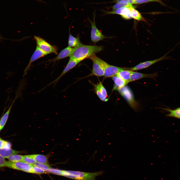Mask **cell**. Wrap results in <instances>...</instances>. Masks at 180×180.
<instances>
[{
  "mask_svg": "<svg viewBox=\"0 0 180 180\" xmlns=\"http://www.w3.org/2000/svg\"><path fill=\"white\" fill-rule=\"evenodd\" d=\"M134 4H140L149 2H153L152 0H133Z\"/></svg>",
  "mask_w": 180,
  "mask_h": 180,
  "instance_id": "cell-33",
  "label": "cell"
},
{
  "mask_svg": "<svg viewBox=\"0 0 180 180\" xmlns=\"http://www.w3.org/2000/svg\"><path fill=\"white\" fill-rule=\"evenodd\" d=\"M94 87L95 92L100 100L104 102L107 101L108 98H107V92L102 83L100 82L94 85Z\"/></svg>",
  "mask_w": 180,
  "mask_h": 180,
  "instance_id": "cell-13",
  "label": "cell"
},
{
  "mask_svg": "<svg viewBox=\"0 0 180 180\" xmlns=\"http://www.w3.org/2000/svg\"><path fill=\"white\" fill-rule=\"evenodd\" d=\"M47 54H47L42 51L36 45L35 51L32 54L28 65L24 70L23 77L27 74L28 71L30 68L31 65L33 62Z\"/></svg>",
  "mask_w": 180,
  "mask_h": 180,
  "instance_id": "cell-12",
  "label": "cell"
},
{
  "mask_svg": "<svg viewBox=\"0 0 180 180\" xmlns=\"http://www.w3.org/2000/svg\"><path fill=\"white\" fill-rule=\"evenodd\" d=\"M102 46L87 45L81 43L74 48L72 54L70 57L80 62L86 58H89L95 54L102 51L103 49Z\"/></svg>",
  "mask_w": 180,
  "mask_h": 180,
  "instance_id": "cell-1",
  "label": "cell"
},
{
  "mask_svg": "<svg viewBox=\"0 0 180 180\" xmlns=\"http://www.w3.org/2000/svg\"><path fill=\"white\" fill-rule=\"evenodd\" d=\"M23 157L24 155L16 154L10 156L6 158L10 161L16 162L22 161Z\"/></svg>",
  "mask_w": 180,
  "mask_h": 180,
  "instance_id": "cell-24",
  "label": "cell"
},
{
  "mask_svg": "<svg viewBox=\"0 0 180 180\" xmlns=\"http://www.w3.org/2000/svg\"><path fill=\"white\" fill-rule=\"evenodd\" d=\"M74 49V48L68 46L62 50L56 57L50 60L49 62L50 63L55 62L68 56L70 57Z\"/></svg>",
  "mask_w": 180,
  "mask_h": 180,
  "instance_id": "cell-14",
  "label": "cell"
},
{
  "mask_svg": "<svg viewBox=\"0 0 180 180\" xmlns=\"http://www.w3.org/2000/svg\"><path fill=\"white\" fill-rule=\"evenodd\" d=\"M126 68L111 65L106 62L104 66L103 76L105 78L112 77L116 76L120 71Z\"/></svg>",
  "mask_w": 180,
  "mask_h": 180,
  "instance_id": "cell-9",
  "label": "cell"
},
{
  "mask_svg": "<svg viewBox=\"0 0 180 180\" xmlns=\"http://www.w3.org/2000/svg\"><path fill=\"white\" fill-rule=\"evenodd\" d=\"M32 166L40 168L45 172L50 168H51L50 165L48 164H42L36 162Z\"/></svg>",
  "mask_w": 180,
  "mask_h": 180,
  "instance_id": "cell-26",
  "label": "cell"
},
{
  "mask_svg": "<svg viewBox=\"0 0 180 180\" xmlns=\"http://www.w3.org/2000/svg\"><path fill=\"white\" fill-rule=\"evenodd\" d=\"M69 35L68 41V46L74 48L77 47L81 43L80 42L78 36L76 38L74 36L72 35L69 30Z\"/></svg>",
  "mask_w": 180,
  "mask_h": 180,
  "instance_id": "cell-21",
  "label": "cell"
},
{
  "mask_svg": "<svg viewBox=\"0 0 180 180\" xmlns=\"http://www.w3.org/2000/svg\"></svg>",
  "mask_w": 180,
  "mask_h": 180,
  "instance_id": "cell-37",
  "label": "cell"
},
{
  "mask_svg": "<svg viewBox=\"0 0 180 180\" xmlns=\"http://www.w3.org/2000/svg\"><path fill=\"white\" fill-rule=\"evenodd\" d=\"M26 152L24 151H18L10 148H0V155L4 158H7L12 155L19 154L24 153Z\"/></svg>",
  "mask_w": 180,
  "mask_h": 180,
  "instance_id": "cell-17",
  "label": "cell"
},
{
  "mask_svg": "<svg viewBox=\"0 0 180 180\" xmlns=\"http://www.w3.org/2000/svg\"><path fill=\"white\" fill-rule=\"evenodd\" d=\"M163 109L169 112L166 116L168 117H173L180 119V108H178L174 110H172L170 108H165Z\"/></svg>",
  "mask_w": 180,
  "mask_h": 180,
  "instance_id": "cell-23",
  "label": "cell"
},
{
  "mask_svg": "<svg viewBox=\"0 0 180 180\" xmlns=\"http://www.w3.org/2000/svg\"><path fill=\"white\" fill-rule=\"evenodd\" d=\"M11 144L9 142L1 139L0 140V148H10Z\"/></svg>",
  "mask_w": 180,
  "mask_h": 180,
  "instance_id": "cell-30",
  "label": "cell"
},
{
  "mask_svg": "<svg viewBox=\"0 0 180 180\" xmlns=\"http://www.w3.org/2000/svg\"><path fill=\"white\" fill-rule=\"evenodd\" d=\"M1 138H0V140H1Z\"/></svg>",
  "mask_w": 180,
  "mask_h": 180,
  "instance_id": "cell-36",
  "label": "cell"
},
{
  "mask_svg": "<svg viewBox=\"0 0 180 180\" xmlns=\"http://www.w3.org/2000/svg\"><path fill=\"white\" fill-rule=\"evenodd\" d=\"M93 62V67L91 72L86 77L94 76H102L104 75V69L106 62L94 55L90 57Z\"/></svg>",
  "mask_w": 180,
  "mask_h": 180,
  "instance_id": "cell-3",
  "label": "cell"
},
{
  "mask_svg": "<svg viewBox=\"0 0 180 180\" xmlns=\"http://www.w3.org/2000/svg\"><path fill=\"white\" fill-rule=\"evenodd\" d=\"M30 173L41 174L46 173V172L44 170L40 168L32 166Z\"/></svg>",
  "mask_w": 180,
  "mask_h": 180,
  "instance_id": "cell-29",
  "label": "cell"
},
{
  "mask_svg": "<svg viewBox=\"0 0 180 180\" xmlns=\"http://www.w3.org/2000/svg\"><path fill=\"white\" fill-rule=\"evenodd\" d=\"M80 62L73 58L70 57V58L67 65L60 74L52 81L40 90L39 91L43 90L52 84L53 85L54 87L55 86L59 80L69 70L75 67Z\"/></svg>",
  "mask_w": 180,
  "mask_h": 180,
  "instance_id": "cell-7",
  "label": "cell"
},
{
  "mask_svg": "<svg viewBox=\"0 0 180 180\" xmlns=\"http://www.w3.org/2000/svg\"><path fill=\"white\" fill-rule=\"evenodd\" d=\"M110 2L122 3L132 4H134L133 0H114Z\"/></svg>",
  "mask_w": 180,
  "mask_h": 180,
  "instance_id": "cell-31",
  "label": "cell"
},
{
  "mask_svg": "<svg viewBox=\"0 0 180 180\" xmlns=\"http://www.w3.org/2000/svg\"><path fill=\"white\" fill-rule=\"evenodd\" d=\"M157 76L156 73L150 74H144L133 72L130 78V82L144 78H154Z\"/></svg>",
  "mask_w": 180,
  "mask_h": 180,
  "instance_id": "cell-15",
  "label": "cell"
},
{
  "mask_svg": "<svg viewBox=\"0 0 180 180\" xmlns=\"http://www.w3.org/2000/svg\"><path fill=\"white\" fill-rule=\"evenodd\" d=\"M46 173H51L58 175L62 176L63 170L50 168L46 171Z\"/></svg>",
  "mask_w": 180,
  "mask_h": 180,
  "instance_id": "cell-28",
  "label": "cell"
},
{
  "mask_svg": "<svg viewBox=\"0 0 180 180\" xmlns=\"http://www.w3.org/2000/svg\"><path fill=\"white\" fill-rule=\"evenodd\" d=\"M152 0L153 2H158L160 3L161 4L163 5H164L166 6V5L165 4H164L162 1V0Z\"/></svg>",
  "mask_w": 180,
  "mask_h": 180,
  "instance_id": "cell-34",
  "label": "cell"
},
{
  "mask_svg": "<svg viewBox=\"0 0 180 180\" xmlns=\"http://www.w3.org/2000/svg\"><path fill=\"white\" fill-rule=\"evenodd\" d=\"M96 10L94 12L93 21L89 20L91 25L90 37L92 41L94 43L102 40L106 38L96 27L95 22Z\"/></svg>",
  "mask_w": 180,
  "mask_h": 180,
  "instance_id": "cell-6",
  "label": "cell"
},
{
  "mask_svg": "<svg viewBox=\"0 0 180 180\" xmlns=\"http://www.w3.org/2000/svg\"><path fill=\"white\" fill-rule=\"evenodd\" d=\"M133 71L128 70V68L119 71L116 75L127 83L130 82L131 75Z\"/></svg>",
  "mask_w": 180,
  "mask_h": 180,
  "instance_id": "cell-18",
  "label": "cell"
},
{
  "mask_svg": "<svg viewBox=\"0 0 180 180\" xmlns=\"http://www.w3.org/2000/svg\"><path fill=\"white\" fill-rule=\"evenodd\" d=\"M15 98L6 112L4 113L0 120V128L1 130L2 129L5 124L8 118L10 113L13 104L18 98V95L16 94Z\"/></svg>",
  "mask_w": 180,
  "mask_h": 180,
  "instance_id": "cell-19",
  "label": "cell"
},
{
  "mask_svg": "<svg viewBox=\"0 0 180 180\" xmlns=\"http://www.w3.org/2000/svg\"><path fill=\"white\" fill-rule=\"evenodd\" d=\"M103 173L102 171L90 172L63 170L62 176L74 180H96V178Z\"/></svg>",
  "mask_w": 180,
  "mask_h": 180,
  "instance_id": "cell-2",
  "label": "cell"
},
{
  "mask_svg": "<svg viewBox=\"0 0 180 180\" xmlns=\"http://www.w3.org/2000/svg\"><path fill=\"white\" fill-rule=\"evenodd\" d=\"M4 39L3 38H2L1 36H0V39Z\"/></svg>",
  "mask_w": 180,
  "mask_h": 180,
  "instance_id": "cell-35",
  "label": "cell"
},
{
  "mask_svg": "<svg viewBox=\"0 0 180 180\" xmlns=\"http://www.w3.org/2000/svg\"><path fill=\"white\" fill-rule=\"evenodd\" d=\"M7 161L0 155V168L6 166Z\"/></svg>",
  "mask_w": 180,
  "mask_h": 180,
  "instance_id": "cell-32",
  "label": "cell"
},
{
  "mask_svg": "<svg viewBox=\"0 0 180 180\" xmlns=\"http://www.w3.org/2000/svg\"><path fill=\"white\" fill-rule=\"evenodd\" d=\"M128 8L130 10L131 18L138 20L145 21L141 14L134 8V6Z\"/></svg>",
  "mask_w": 180,
  "mask_h": 180,
  "instance_id": "cell-20",
  "label": "cell"
},
{
  "mask_svg": "<svg viewBox=\"0 0 180 180\" xmlns=\"http://www.w3.org/2000/svg\"><path fill=\"white\" fill-rule=\"evenodd\" d=\"M134 6L132 4H129L126 3H117L112 7V9L113 10H116L120 8L124 7H132Z\"/></svg>",
  "mask_w": 180,
  "mask_h": 180,
  "instance_id": "cell-25",
  "label": "cell"
},
{
  "mask_svg": "<svg viewBox=\"0 0 180 180\" xmlns=\"http://www.w3.org/2000/svg\"><path fill=\"white\" fill-rule=\"evenodd\" d=\"M104 13V15L111 14H118L120 15L122 17L126 19H129L132 18L129 9L126 7H124L112 11H108L104 10H101Z\"/></svg>",
  "mask_w": 180,
  "mask_h": 180,
  "instance_id": "cell-11",
  "label": "cell"
},
{
  "mask_svg": "<svg viewBox=\"0 0 180 180\" xmlns=\"http://www.w3.org/2000/svg\"><path fill=\"white\" fill-rule=\"evenodd\" d=\"M180 42L179 43L178 42L176 45L171 50L162 57L155 60L147 61L140 63L134 67L130 68H128L129 70L132 71L133 70H136L145 68L149 67L157 62L164 60H175L176 59L172 58L171 56H166L170 52L174 50L175 49H174V48H175L176 46L178 45L179 44H180Z\"/></svg>",
  "mask_w": 180,
  "mask_h": 180,
  "instance_id": "cell-4",
  "label": "cell"
},
{
  "mask_svg": "<svg viewBox=\"0 0 180 180\" xmlns=\"http://www.w3.org/2000/svg\"><path fill=\"white\" fill-rule=\"evenodd\" d=\"M120 94L127 100L128 103L133 108H135L134 106L136 105L132 93L130 88L125 86L118 90Z\"/></svg>",
  "mask_w": 180,
  "mask_h": 180,
  "instance_id": "cell-10",
  "label": "cell"
},
{
  "mask_svg": "<svg viewBox=\"0 0 180 180\" xmlns=\"http://www.w3.org/2000/svg\"><path fill=\"white\" fill-rule=\"evenodd\" d=\"M6 166L17 170H20L28 173H30L32 165L22 161L12 162H6Z\"/></svg>",
  "mask_w": 180,
  "mask_h": 180,
  "instance_id": "cell-8",
  "label": "cell"
},
{
  "mask_svg": "<svg viewBox=\"0 0 180 180\" xmlns=\"http://www.w3.org/2000/svg\"><path fill=\"white\" fill-rule=\"evenodd\" d=\"M36 162L42 164H48V158L46 156L39 154L30 155Z\"/></svg>",
  "mask_w": 180,
  "mask_h": 180,
  "instance_id": "cell-22",
  "label": "cell"
},
{
  "mask_svg": "<svg viewBox=\"0 0 180 180\" xmlns=\"http://www.w3.org/2000/svg\"><path fill=\"white\" fill-rule=\"evenodd\" d=\"M112 79L114 82L113 89L114 90L118 91L128 84L122 78L116 75L112 77Z\"/></svg>",
  "mask_w": 180,
  "mask_h": 180,
  "instance_id": "cell-16",
  "label": "cell"
},
{
  "mask_svg": "<svg viewBox=\"0 0 180 180\" xmlns=\"http://www.w3.org/2000/svg\"><path fill=\"white\" fill-rule=\"evenodd\" d=\"M22 161L31 165L34 164L36 162L34 159L30 156V155H24Z\"/></svg>",
  "mask_w": 180,
  "mask_h": 180,
  "instance_id": "cell-27",
  "label": "cell"
},
{
  "mask_svg": "<svg viewBox=\"0 0 180 180\" xmlns=\"http://www.w3.org/2000/svg\"><path fill=\"white\" fill-rule=\"evenodd\" d=\"M34 38L36 40L37 45L39 48L47 54L50 53L58 54L57 48L54 46H52L42 38L34 36Z\"/></svg>",
  "mask_w": 180,
  "mask_h": 180,
  "instance_id": "cell-5",
  "label": "cell"
}]
</instances>
